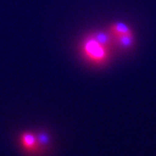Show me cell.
<instances>
[{
    "label": "cell",
    "instance_id": "cell-1",
    "mask_svg": "<svg viewBox=\"0 0 156 156\" xmlns=\"http://www.w3.org/2000/svg\"><path fill=\"white\" fill-rule=\"evenodd\" d=\"M48 143V137L43 133L36 135L31 132H25L20 136V145L26 152L36 154L41 151V148Z\"/></svg>",
    "mask_w": 156,
    "mask_h": 156
},
{
    "label": "cell",
    "instance_id": "cell-2",
    "mask_svg": "<svg viewBox=\"0 0 156 156\" xmlns=\"http://www.w3.org/2000/svg\"><path fill=\"white\" fill-rule=\"evenodd\" d=\"M85 48L87 55L95 59H102L105 57V46L99 43L95 39L88 41L86 43Z\"/></svg>",
    "mask_w": 156,
    "mask_h": 156
},
{
    "label": "cell",
    "instance_id": "cell-3",
    "mask_svg": "<svg viewBox=\"0 0 156 156\" xmlns=\"http://www.w3.org/2000/svg\"><path fill=\"white\" fill-rule=\"evenodd\" d=\"M110 32L112 33L114 36L119 37L120 35L125 34V33L131 32V30L124 24H122V23H116V24H114V25H112V26L110 27Z\"/></svg>",
    "mask_w": 156,
    "mask_h": 156
},
{
    "label": "cell",
    "instance_id": "cell-4",
    "mask_svg": "<svg viewBox=\"0 0 156 156\" xmlns=\"http://www.w3.org/2000/svg\"><path fill=\"white\" fill-rule=\"evenodd\" d=\"M117 39L119 41V45H121L122 47H124V48L131 46L133 41L132 31L128 32V33H125V34H123V35H120V36L117 37Z\"/></svg>",
    "mask_w": 156,
    "mask_h": 156
},
{
    "label": "cell",
    "instance_id": "cell-5",
    "mask_svg": "<svg viewBox=\"0 0 156 156\" xmlns=\"http://www.w3.org/2000/svg\"><path fill=\"white\" fill-rule=\"evenodd\" d=\"M94 39L105 47L106 45H108L110 42V37L108 36V34H106V33H97V34L94 36Z\"/></svg>",
    "mask_w": 156,
    "mask_h": 156
}]
</instances>
